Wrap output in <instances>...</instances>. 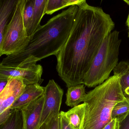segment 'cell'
I'll return each mask as SVG.
<instances>
[{"instance_id":"14","label":"cell","mask_w":129,"mask_h":129,"mask_svg":"<svg viewBox=\"0 0 129 129\" xmlns=\"http://www.w3.org/2000/svg\"><path fill=\"white\" fill-rule=\"evenodd\" d=\"M64 116L74 129H83L85 104L79 105L66 112Z\"/></svg>"},{"instance_id":"26","label":"cell","mask_w":129,"mask_h":129,"mask_svg":"<svg viewBox=\"0 0 129 129\" xmlns=\"http://www.w3.org/2000/svg\"><path fill=\"white\" fill-rule=\"evenodd\" d=\"M123 1L125 2L128 5H129V0H123Z\"/></svg>"},{"instance_id":"18","label":"cell","mask_w":129,"mask_h":129,"mask_svg":"<svg viewBox=\"0 0 129 129\" xmlns=\"http://www.w3.org/2000/svg\"><path fill=\"white\" fill-rule=\"evenodd\" d=\"M34 5V0H26L23 11V19L24 25L27 32L31 22Z\"/></svg>"},{"instance_id":"20","label":"cell","mask_w":129,"mask_h":129,"mask_svg":"<svg viewBox=\"0 0 129 129\" xmlns=\"http://www.w3.org/2000/svg\"><path fill=\"white\" fill-rule=\"evenodd\" d=\"M117 119V129H129V112Z\"/></svg>"},{"instance_id":"16","label":"cell","mask_w":129,"mask_h":129,"mask_svg":"<svg viewBox=\"0 0 129 129\" xmlns=\"http://www.w3.org/2000/svg\"><path fill=\"white\" fill-rule=\"evenodd\" d=\"M0 129H24L23 117L21 109L12 110L7 120L0 124Z\"/></svg>"},{"instance_id":"24","label":"cell","mask_w":129,"mask_h":129,"mask_svg":"<svg viewBox=\"0 0 129 129\" xmlns=\"http://www.w3.org/2000/svg\"><path fill=\"white\" fill-rule=\"evenodd\" d=\"M9 78L0 75V94L7 85Z\"/></svg>"},{"instance_id":"7","label":"cell","mask_w":129,"mask_h":129,"mask_svg":"<svg viewBox=\"0 0 129 129\" xmlns=\"http://www.w3.org/2000/svg\"><path fill=\"white\" fill-rule=\"evenodd\" d=\"M43 68L40 64L21 63L15 66H7L0 64V75L5 77L21 78L26 85H41L44 80L42 79Z\"/></svg>"},{"instance_id":"5","label":"cell","mask_w":129,"mask_h":129,"mask_svg":"<svg viewBox=\"0 0 129 129\" xmlns=\"http://www.w3.org/2000/svg\"><path fill=\"white\" fill-rule=\"evenodd\" d=\"M26 2V0H17L13 16L5 30L1 50V56H8L22 50L30 41L23 22Z\"/></svg>"},{"instance_id":"10","label":"cell","mask_w":129,"mask_h":129,"mask_svg":"<svg viewBox=\"0 0 129 129\" xmlns=\"http://www.w3.org/2000/svg\"><path fill=\"white\" fill-rule=\"evenodd\" d=\"M44 91L45 87L39 84L26 86L22 94L12 105L11 110L22 109L42 96L44 93Z\"/></svg>"},{"instance_id":"13","label":"cell","mask_w":129,"mask_h":129,"mask_svg":"<svg viewBox=\"0 0 129 129\" xmlns=\"http://www.w3.org/2000/svg\"><path fill=\"white\" fill-rule=\"evenodd\" d=\"M48 0H34V9L31 22L27 32L28 36L31 38L33 34L41 27V22L45 14Z\"/></svg>"},{"instance_id":"11","label":"cell","mask_w":129,"mask_h":129,"mask_svg":"<svg viewBox=\"0 0 129 129\" xmlns=\"http://www.w3.org/2000/svg\"><path fill=\"white\" fill-rule=\"evenodd\" d=\"M17 1L0 0V58L5 30L13 16Z\"/></svg>"},{"instance_id":"8","label":"cell","mask_w":129,"mask_h":129,"mask_svg":"<svg viewBox=\"0 0 129 129\" xmlns=\"http://www.w3.org/2000/svg\"><path fill=\"white\" fill-rule=\"evenodd\" d=\"M26 86L21 78H9L7 85L0 94V124L8 119L12 105L22 94Z\"/></svg>"},{"instance_id":"25","label":"cell","mask_w":129,"mask_h":129,"mask_svg":"<svg viewBox=\"0 0 129 129\" xmlns=\"http://www.w3.org/2000/svg\"><path fill=\"white\" fill-rule=\"evenodd\" d=\"M126 25H127V26L128 27L129 30V13L128 15V18H127V20H126Z\"/></svg>"},{"instance_id":"22","label":"cell","mask_w":129,"mask_h":129,"mask_svg":"<svg viewBox=\"0 0 129 129\" xmlns=\"http://www.w3.org/2000/svg\"><path fill=\"white\" fill-rule=\"evenodd\" d=\"M59 118V129H74L65 117L64 112H60Z\"/></svg>"},{"instance_id":"9","label":"cell","mask_w":129,"mask_h":129,"mask_svg":"<svg viewBox=\"0 0 129 129\" xmlns=\"http://www.w3.org/2000/svg\"><path fill=\"white\" fill-rule=\"evenodd\" d=\"M44 94L21 109L24 129H40V123L44 101Z\"/></svg>"},{"instance_id":"6","label":"cell","mask_w":129,"mask_h":129,"mask_svg":"<svg viewBox=\"0 0 129 129\" xmlns=\"http://www.w3.org/2000/svg\"><path fill=\"white\" fill-rule=\"evenodd\" d=\"M63 90L53 80L45 87L44 101L40 123V128L52 119L59 116Z\"/></svg>"},{"instance_id":"12","label":"cell","mask_w":129,"mask_h":129,"mask_svg":"<svg viewBox=\"0 0 129 129\" xmlns=\"http://www.w3.org/2000/svg\"><path fill=\"white\" fill-rule=\"evenodd\" d=\"M114 75L117 76L125 98L129 101V61H121L114 69Z\"/></svg>"},{"instance_id":"23","label":"cell","mask_w":129,"mask_h":129,"mask_svg":"<svg viewBox=\"0 0 129 129\" xmlns=\"http://www.w3.org/2000/svg\"><path fill=\"white\" fill-rule=\"evenodd\" d=\"M117 118L111 119L103 129H117Z\"/></svg>"},{"instance_id":"4","label":"cell","mask_w":129,"mask_h":129,"mask_svg":"<svg viewBox=\"0 0 129 129\" xmlns=\"http://www.w3.org/2000/svg\"><path fill=\"white\" fill-rule=\"evenodd\" d=\"M121 39L119 32H111L105 38L85 75L83 84L89 88L101 85L110 77L118 63Z\"/></svg>"},{"instance_id":"2","label":"cell","mask_w":129,"mask_h":129,"mask_svg":"<svg viewBox=\"0 0 129 129\" xmlns=\"http://www.w3.org/2000/svg\"><path fill=\"white\" fill-rule=\"evenodd\" d=\"M78 9L77 5L70 6L50 19L33 34L24 49L7 56L0 64L7 66L22 63L36 64L44 58L56 56L69 37Z\"/></svg>"},{"instance_id":"1","label":"cell","mask_w":129,"mask_h":129,"mask_svg":"<svg viewBox=\"0 0 129 129\" xmlns=\"http://www.w3.org/2000/svg\"><path fill=\"white\" fill-rule=\"evenodd\" d=\"M78 9L69 37L56 55V69L68 88L83 83L95 56L115 27L109 14L86 1Z\"/></svg>"},{"instance_id":"15","label":"cell","mask_w":129,"mask_h":129,"mask_svg":"<svg viewBox=\"0 0 129 129\" xmlns=\"http://www.w3.org/2000/svg\"><path fill=\"white\" fill-rule=\"evenodd\" d=\"M86 95L83 84L71 86L68 89L65 104L71 107H76L81 102H83Z\"/></svg>"},{"instance_id":"27","label":"cell","mask_w":129,"mask_h":129,"mask_svg":"<svg viewBox=\"0 0 129 129\" xmlns=\"http://www.w3.org/2000/svg\"><path fill=\"white\" fill-rule=\"evenodd\" d=\"M128 37L129 38V32H128Z\"/></svg>"},{"instance_id":"19","label":"cell","mask_w":129,"mask_h":129,"mask_svg":"<svg viewBox=\"0 0 129 129\" xmlns=\"http://www.w3.org/2000/svg\"><path fill=\"white\" fill-rule=\"evenodd\" d=\"M129 112V101L125 99L117 103L114 107L111 113V119H118Z\"/></svg>"},{"instance_id":"3","label":"cell","mask_w":129,"mask_h":129,"mask_svg":"<svg viewBox=\"0 0 129 129\" xmlns=\"http://www.w3.org/2000/svg\"><path fill=\"white\" fill-rule=\"evenodd\" d=\"M117 76L109 77L86 94L83 129H103L111 120L113 108L125 100Z\"/></svg>"},{"instance_id":"17","label":"cell","mask_w":129,"mask_h":129,"mask_svg":"<svg viewBox=\"0 0 129 129\" xmlns=\"http://www.w3.org/2000/svg\"><path fill=\"white\" fill-rule=\"evenodd\" d=\"M85 0H48L45 14L51 15L54 12L68 6H79Z\"/></svg>"},{"instance_id":"21","label":"cell","mask_w":129,"mask_h":129,"mask_svg":"<svg viewBox=\"0 0 129 129\" xmlns=\"http://www.w3.org/2000/svg\"><path fill=\"white\" fill-rule=\"evenodd\" d=\"M59 116L52 119L49 122L42 126L40 129H59Z\"/></svg>"}]
</instances>
